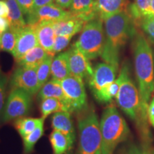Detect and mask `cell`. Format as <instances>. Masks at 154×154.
I'll list each match as a JSON object with an SVG mask.
<instances>
[{
  "label": "cell",
  "instance_id": "4fadbf2b",
  "mask_svg": "<svg viewBox=\"0 0 154 154\" xmlns=\"http://www.w3.org/2000/svg\"><path fill=\"white\" fill-rule=\"evenodd\" d=\"M38 45L35 27L32 25H26L18 32L16 47L12 54L17 62L22 59L31 49Z\"/></svg>",
  "mask_w": 154,
  "mask_h": 154
},
{
  "label": "cell",
  "instance_id": "7a4b0ae2",
  "mask_svg": "<svg viewBox=\"0 0 154 154\" xmlns=\"http://www.w3.org/2000/svg\"><path fill=\"white\" fill-rule=\"evenodd\" d=\"M105 45L101 57L104 62L119 67L121 49L133 34H136L134 23L126 10L104 21Z\"/></svg>",
  "mask_w": 154,
  "mask_h": 154
},
{
  "label": "cell",
  "instance_id": "8992f818",
  "mask_svg": "<svg viewBox=\"0 0 154 154\" xmlns=\"http://www.w3.org/2000/svg\"><path fill=\"white\" fill-rule=\"evenodd\" d=\"M121 69L124 70V80L117 94V104L131 120L136 124L139 120L140 113V97L138 88L130 76L129 66L124 63Z\"/></svg>",
  "mask_w": 154,
  "mask_h": 154
},
{
  "label": "cell",
  "instance_id": "e575fe53",
  "mask_svg": "<svg viewBox=\"0 0 154 154\" xmlns=\"http://www.w3.org/2000/svg\"><path fill=\"white\" fill-rule=\"evenodd\" d=\"M26 17L32 14L34 10V0H16Z\"/></svg>",
  "mask_w": 154,
  "mask_h": 154
},
{
  "label": "cell",
  "instance_id": "30bf717a",
  "mask_svg": "<svg viewBox=\"0 0 154 154\" xmlns=\"http://www.w3.org/2000/svg\"><path fill=\"white\" fill-rule=\"evenodd\" d=\"M72 17L69 11H66L56 4H51L35 9L32 14L26 17V22L27 25L54 23Z\"/></svg>",
  "mask_w": 154,
  "mask_h": 154
},
{
  "label": "cell",
  "instance_id": "8fae6325",
  "mask_svg": "<svg viewBox=\"0 0 154 154\" xmlns=\"http://www.w3.org/2000/svg\"><path fill=\"white\" fill-rule=\"evenodd\" d=\"M118 69V66L106 62L99 63L94 67L93 75L88 79V86L94 96L116 79Z\"/></svg>",
  "mask_w": 154,
  "mask_h": 154
},
{
  "label": "cell",
  "instance_id": "5b68a950",
  "mask_svg": "<svg viewBox=\"0 0 154 154\" xmlns=\"http://www.w3.org/2000/svg\"><path fill=\"white\" fill-rule=\"evenodd\" d=\"M105 39L103 21L96 19L88 22L84 26L79 37L74 45L90 60L101 56Z\"/></svg>",
  "mask_w": 154,
  "mask_h": 154
},
{
  "label": "cell",
  "instance_id": "d4e9b609",
  "mask_svg": "<svg viewBox=\"0 0 154 154\" xmlns=\"http://www.w3.org/2000/svg\"><path fill=\"white\" fill-rule=\"evenodd\" d=\"M124 73L122 69H121L119 76L117 77L109 86L103 89L102 91L94 95V98L98 101L102 103H110L113 99L116 97L117 94L119 91L123 80H124Z\"/></svg>",
  "mask_w": 154,
  "mask_h": 154
},
{
  "label": "cell",
  "instance_id": "d590c367",
  "mask_svg": "<svg viewBox=\"0 0 154 154\" xmlns=\"http://www.w3.org/2000/svg\"><path fill=\"white\" fill-rule=\"evenodd\" d=\"M148 119L151 126L154 128V96L150 101L148 108Z\"/></svg>",
  "mask_w": 154,
  "mask_h": 154
},
{
  "label": "cell",
  "instance_id": "1f68e13d",
  "mask_svg": "<svg viewBox=\"0 0 154 154\" xmlns=\"http://www.w3.org/2000/svg\"><path fill=\"white\" fill-rule=\"evenodd\" d=\"M8 84V79L4 74L0 76V120L2 119V116L5 106L6 91Z\"/></svg>",
  "mask_w": 154,
  "mask_h": 154
},
{
  "label": "cell",
  "instance_id": "ab89813d",
  "mask_svg": "<svg viewBox=\"0 0 154 154\" xmlns=\"http://www.w3.org/2000/svg\"><path fill=\"white\" fill-rule=\"evenodd\" d=\"M56 5L63 9H68L72 5V0H55Z\"/></svg>",
  "mask_w": 154,
  "mask_h": 154
},
{
  "label": "cell",
  "instance_id": "484cf974",
  "mask_svg": "<svg viewBox=\"0 0 154 154\" xmlns=\"http://www.w3.org/2000/svg\"><path fill=\"white\" fill-rule=\"evenodd\" d=\"M45 119L40 118H32V117H22L14 120V126L17 132L22 138L25 137L36 129L38 124Z\"/></svg>",
  "mask_w": 154,
  "mask_h": 154
},
{
  "label": "cell",
  "instance_id": "ee69618b",
  "mask_svg": "<svg viewBox=\"0 0 154 154\" xmlns=\"http://www.w3.org/2000/svg\"><path fill=\"white\" fill-rule=\"evenodd\" d=\"M153 154H154V152H153Z\"/></svg>",
  "mask_w": 154,
  "mask_h": 154
},
{
  "label": "cell",
  "instance_id": "52a82bcc",
  "mask_svg": "<svg viewBox=\"0 0 154 154\" xmlns=\"http://www.w3.org/2000/svg\"><path fill=\"white\" fill-rule=\"evenodd\" d=\"M65 96L66 111L81 113L88 108L87 95L83 79L70 75L61 82Z\"/></svg>",
  "mask_w": 154,
  "mask_h": 154
},
{
  "label": "cell",
  "instance_id": "6da1fadb",
  "mask_svg": "<svg viewBox=\"0 0 154 154\" xmlns=\"http://www.w3.org/2000/svg\"><path fill=\"white\" fill-rule=\"evenodd\" d=\"M134 65L140 97V113L137 126L144 143H150L148 108L154 92V61L151 47L146 38L137 34L134 42Z\"/></svg>",
  "mask_w": 154,
  "mask_h": 154
},
{
  "label": "cell",
  "instance_id": "ac0fdd59",
  "mask_svg": "<svg viewBox=\"0 0 154 154\" xmlns=\"http://www.w3.org/2000/svg\"><path fill=\"white\" fill-rule=\"evenodd\" d=\"M86 24L87 23L73 16L64 20L52 23L57 36H72L82 31Z\"/></svg>",
  "mask_w": 154,
  "mask_h": 154
},
{
  "label": "cell",
  "instance_id": "9c48e42d",
  "mask_svg": "<svg viewBox=\"0 0 154 154\" xmlns=\"http://www.w3.org/2000/svg\"><path fill=\"white\" fill-rule=\"evenodd\" d=\"M36 70L37 67L19 66L11 77L9 83L11 88H20L32 96L38 93L41 86L38 83Z\"/></svg>",
  "mask_w": 154,
  "mask_h": 154
},
{
  "label": "cell",
  "instance_id": "ffe728a7",
  "mask_svg": "<svg viewBox=\"0 0 154 154\" xmlns=\"http://www.w3.org/2000/svg\"><path fill=\"white\" fill-rule=\"evenodd\" d=\"M151 0H135L128 5L126 11L134 24L140 25L142 20L150 16Z\"/></svg>",
  "mask_w": 154,
  "mask_h": 154
},
{
  "label": "cell",
  "instance_id": "3957f363",
  "mask_svg": "<svg viewBox=\"0 0 154 154\" xmlns=\"http://www.w3.org/2000/svg\"><path fill=\"white\" fill-rule=\"evenodd\" d=\"M99 123L102 140L101 154H113L117 146L128 138L129 127L112 103L103 111Z\"/></svg>",
  "mask_w": 154,
  "mask_h": 154
},
{
  "label": "cell",
  "instance_id": "7c38bea8",
  "mask_svg": "<svg viewBox=\"0 0 154 154\" xmlns=\"http://www.w3.org/2000/svg\"><path fill=\"white\" fill-rule=\"evenodd\" d=\"M68 51L71 75L88 80L94 73L89 59L74 45Z\"/></svg>",
  "mask_w": 154,
  "mask_h": 154
},
{
  "label": "cell",
  "instance_id": "f546056e",
  "mask_svg": "<svg viewBox=\"0 0 154 154\" xmlns=\"http://www.w3.org/2000/svg\"><path fill=\"white\" fill-rule=\"evenodd\" d=\"M53 58L54 57L49 56L37 67L36 74H37L38 83L41 88L48 82L49 77L51 75V66Z\"/></svg>",
  "mask_w": 154,
  "mask_h": 154
},
{
  "label": "cell",
  "instance_id": "f1b7e54d",
  "mask_svg": "<svg viewBox=\"0 0 154 154\" xmlns=\"http://www.w3.org/2000/svg\"><path fill=\"white\" fill-rule=\"evenodd\" d=\"M18 32L9 28L4 32L1 37L0 49L12 54L16 47Z\"/></svg>",
  "mask_w": 154,
  "mask_h": 154
},
{
  "label": "cell",
  "instance_id": "60d3db41",
  "mask_svg": "<svg viewBox=\"0 0 154 154\" xmlns=\"http://www.w3.org/2000/svg\"><path fill=\"white\" fill-rule=\"evenodd\" d=\"M149 17H154V0H151V13H150Z\"/></svg>",
  "mask_w": 154,
  "mask_h": 154
},
{
  "label": "cell",
  "instance_id": "5bb4252c",
  "mask_svg": "<svg viewBox=\"0 0 154 154\" xmlns=\"http://www.w3.org/2000/svg\"><path fill=\"white\" fill-rule=\"evenodd\" d=\"M69 11L73 17L86 23L98 19L95 0H72Z\"/></svg>",
  "mask_w": 154,
  "mask_h": 154
},
{
  "label": "cell",
  "instance_id": "44dd1931",
  "mask_svg": "<svg viewBox=\"0 0 154 154\" xmlns=\"http://www.w3.org/2000/svg\"><path fill=\"white\" fill-rule=\"evenodd\" d=\"M9 7V15L7 19L10 24V29L19 32L26 26L24 18V13L16 0H5Z\"/></svg>",
  "mask_w": 154,
  "mask_h": 154
},
{
  "label": "cell",
  "instance_id": "7402d4cb",
  "mask_svg": "<svg viewBox=\"0 0 154 154\" xmlns=\"http://www.w3.org/2000/svg\"><path fill=\"white\" fill-rule=\"evenodd\" d=\"M49 140L54 154L68 153L74 143L68 136L57 130H53L51 133Z\"/></svg>",
  "mask_w": 154,
  "mask_h": 154
},
{
  "label": "cell",
  "instance_id": "d6986e66",
  "mask_svg": "<svg viewBox=\"0 0 154 154\" xmlns=\"http://www.w3.org/2000/svg\"><path fill=\"white\" fill-rule=\"evenodd\" d=\"M70 75L69 54L67 51L59 54L53 59L51 66V76L52 79L61 82Z\"/></svg>",
  "mask_w": 154,
  "mask_h": 154
},
{
  "label": "cell",
  "instance_id": "277c9868",
  "mask_svg": "<svg viewBox=\"0 0 154 154\" xmlns=\"http://www.w3.org/2000/svg\"><path fill=\"white\" fill-rule=\"evenodd\" d=\"M79 146L76 154H101L100 123L93 109L79 113Z\"/></svg>",
  "mask_w": 154,
  "mask_h": 154
},
{
  "label": "cell",
  "instance_id": "74e56055",
  "mask_svg": "<svg viewBox=\"0 0 154 154\" xmlns=\"http://www.w3.org/2000/svg\"><path fill=\"white\" fill-rule=\"evenodd\" d=\"M54 2L55 0H34V10L44 6L54 4Z\"/></svg>",
  "mask_w": 154,
  "mask_h": 154
},
{
  "label": "cell",
  "instance_id": "b9f144b4",
  "mask_svg": "<svg viewBox=\"0 0 154 154\" xmlns=\"http://www.w3.org/2000/svg\"><path fill=\"white\" fill-rule=\"evenodd\" d=\"M2 32H1V30H0V43H1V37H2Z\"/></svg>",
  "mask_w": 154,
  "mask_h": 154
},
{
  "label": "cell",
  "instance_id": "d6a6232c",
  "mask_svg": "<svg viewBox=\"0 0 154 154\" xmlns=\"http://www.w3.org/2000/svg\"><path fill=\"white\" fill-rule=\"evenodd\" d=\"M149 144L143 143L142 144H130L126 148L124 154H151L149 148Z\"/></svg>",
  "mask_w": 154,
  "mask_h": 154
},
{
  "label": "cell",
  "instance_id": "603a6c76",
  "mask_svg": "<svg viewBox=\"0 0 154 154\" xmlns=\"http://www.w3.org/2000/svg\"><path fill=\"white\" fill-rule=\"evenodd\" d=\"M47 98H56L61 100L65 106V96L60 81L52 79L46 83L38 92L37 99L40 101ZM66 108V107H65Z\"/></svg>",
  "mask_w": 154,
  "mask_h": 154
},
{
  "label": "cell",
  "instance_id": "e0dca14e",
  "mask_svg": "<svg viewBox=\"0 0 154 154\" xmlns=\"http://www.w3.org/2000/svg\"><path fill=\"white\" fill-rule=\"evenodd\" d=\"M32 26L35 27L38 45L43 48L50 56L57 37L52 23H42Z\"/></svg>",
  "mask_w": 154,
  "mask_h": 154
},
{
  "label": "cell",
  "instance_id": "8d00e7d4",
  "mask_svg": "<svg viewBox=\"0 0 154 154\" xmlns=\"http://www.w3.org/2000/svg\"><path fill=\"white\" fill-rule=\"evenodd\" d=\"M9 15V7L5 0H0V17L7 18Z\"/></svg>",
  "mask_w": 154,
  "mask_h": 154
},
{
  "label": "cell",
  "instance_id": "7bdbcfd3",
  "mask_svg": "<svg viewBox=\"0 0 154 154\" xmlns=\"http://www.w3.org/2000/svg\"><path fill=\"white\" fill-rule=\"evenodd\" d=\"M2 74V72H1V69H0V76H1Z\"/></svg>",
  "mask_w": 154,
  "mask_h": 154
},
{
  "label": "cell",
  "instance_id": "ba28073f",
  "mask_svg": "<svg viewBox=\"0 0 154 154\" xmlns=\"http://www.w3.org/2000/svg\"><path fill=\"white\" fill-rule=\"evenodd\" d=\"M32 104L30 94L20 88H11L6 101L2 120L6 123L25 117L29 113Z\"/></svg>",
  "mask_w": 154,
  "mask_h": 154
},
{
  "label": "cell",
  "instance_id": "9a60e30c",
  "mask_svg": "<svg viewBox=\"0 0 154 154\" xmlns=\"http://www.w3.org/2000/svg\"><path fill=\"white\" fill-rule=\"evenodd\" d=\"M98 19L105 21L109 17L126 10L127 0H95Z\"/></svg>",
  "mask_w": 154,
  "mask_h": 154
},
{
  "label": "cell",
  "instance_id": "836d02e7",
  "mask_svg": "<svg viewBox=\"0 0 154 154\" xmlns=\"http://www.w3.org/2000/svg\"><path fill=\"white\" fill-rule=\"evenodd\" d=\"M143 32L154 41V17H147L140 22Z\"/></svg>",
  "mask_w": 154,
  "mask_h": 154
},
{
  "label": "cell",
  "instance_id": "4dcf8cb0",
  "mask_svg": "<svg viewBox=\"0 0 154 154\" xmlns=\"http://www.w3.org/2000/svg\"><path fill=\"white\" fill-rule=\"evenodd\" d=\"M72 37V36H57L52 51L50 56L54 57L56 54L61 52L69 45Z\"/></svg>",
  "mask_w": 154,
  "mask_h": 154
},
{
  "label": "cell",
  "instance_id": "cb8c5ba5",
  "mask_svg": "<svg viewBox=\"0 0 154 154\" xmlns=\"http://www.w3.org/2000/svg\"><path fill=\"white\" fill-rule=\"evenodd\" d=\"M49 57V54L38 45L26 53L22 59L17 61V63L20 66L38 67Z\"/></svg>",
  "mask_w": 154,
  "mask_h": 154
},
{
  "label": "cell",
  "instance_id": "f35d334b",
  "mask_svg": "<svg viewBox=\"0 0 154 154\" xmlns=\"http://www.w3.org/2000/svg\"><path fill=\"white\" fill-rule=\"evenodd\" d=\"M10 28V24H9V20L7 18L0 17V30L4 33L6 31H7Z\"/></svg>",
  "mask_w": 154,
  "mask_h": 154
},
{
  "label": "cell",
  "instance_id": "2e32d148",
  "mask_svg": "<svg viewBox=\"0 0 154 154\" xmlns=\"http://www.w3.org/2000/svg\"><path fill=\"white\" fill-rule=\"evenodd\" d=\"M51 127L54 130L63 133L74 143L76 133L70 112L62 111L54 113L51 118Z\"/></svg>",
  "mask_w": 154,
  "mask_h": 154
},
{
  "label": "cell",
  "instance_id": "83f0119b",
  "mask_svg": "<svg viewBox=\"0 0 154 154\" xmlns=\"http://www.w3.org/2000/svg\"><path fill=\"white\" fill-rule=\"evenodd\" d=\"M44 121L43 120L38 124L36 127V129L32 131L25 137L22 138L23 139V145H24V154H29L33 151L34 146L37 143L38 140L42 138L43 136L44 129Z\"/></svg>",
  "mask_w": 154,
  "mask_h": 154
},
{
  "label": "cell",
  "instance_id": "4316f807",
  "mask_svg": "<svg viewBox=\"0 0 154 154\" xmlns=\"http://www.w3.org/2000/svg\"><path fill=\"white\" fill-rule=\"evenodd\" d=\"M62 111H66V108L63 102L60 99L47 98L41 101L40 111L42 119H46L49 115Z\"/></svg>",
  "mask_w": 154,
  "mask_h": 154
}]
</instances>
